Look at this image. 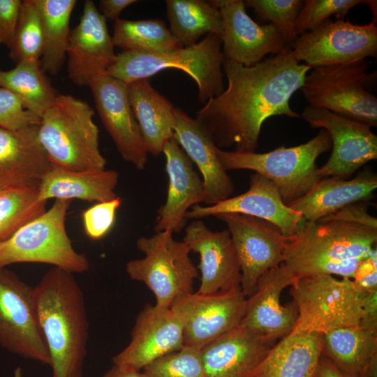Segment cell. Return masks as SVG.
Masks as SVG:
<instances>
[{
    "label": "cell",
    "mask_w": 377,
    "mask_h": 377,
    "mask_svg": "<svg viewBox=\"0 0 377 377\" xmlns=\"http://www.w3.org/2000/svg\"><path fill=\"white\" fill-rule=\"evenodd\" d=\"M34 290L52 377H83L89 323L84 294L73 273L52 267Z\"/></svg>",
    "instance_id": "obj_2"
},
{
    "label": "cell",
    "mask_w": 377,
    "mask_h": 377,
    "mask_svg": "<svg viewBox=\"0 0 377 377\" xmlns=\"http://www.w3.org/2000/svg\"><path fill=\"white\" fill-rule=\"evenodd\" d=\"M223 61L221 36L209 34L193 45L168 52H121L105 73L127 84L165 69L177 68L196 82L198 100L205 103L224 90Z\"/></svg>",
    "instance_id": "obj_5"
},
{
    "label": "cell",
    "mask_w": 377,
    "mask_h": 377,
    "mask_svg": "<svg viewBox=\"0 0 377 377\" xmlns=\"http://www.w3.org/2000/svg\"><path fill=\"white\" fill-rule=\"evenodd\" d=\"M40 61H22L8 71L0 70V87L15 94L24 108L41 118L59 94Z\"/></svg>",
    "instance_id": "obj_34"
},
{
    "label": "cell",
    "mask_w": 377,
    "mask_h": 377,
    "mask_svg": "<svg viewBox=\"0 0 377 377\" xmlns=\"http://www.w3.org/2000/svg\"><path fill=\"white\" fill-rule=\"evenodd\" d=\"M127 91L147 151L158 156L173 137L177 108L152 87L149 78L127 84Z\"/></svg>",
    "instance_id": "obj_28"
},
{
    "label": "cell",
    "mask_w": 377,
    "mask_h": 377,
    "mask_svg": "<svg viewBox=\"0 0 377 377\" xmlns=\"http://www.w3.org/2000/svg\"><path fill=\"white\" fill-rule=\"evenodd\" d=\"M119 180L114 170H68L53 166L38 186V198L88 202H104L117 197L114 190Z\"/></svg>",
    "instance_id": "obj_30"
},
{
    "label": "cell",
    "mask_w": 377,
    "mask_h": 377,
    "mask_svg": "<svg viewBox=\"0 0 377 377\" xmlns=\"http://www.w3.org/2000/svg\"><path fill=\"white\" fill-rule=\"evenodd\" d=\"M329 133L322 129L309 141L297 146L279 147L265 153H241L216 148L225 169L249 170L274 183L287 205L306 195L321 179L317 158L330 149Z\"/></svg>",
    "instance_id": "obj_6"
},
{
    "label": "cell",
    "mask_w": 377,
    "mask_h": 377,
    "mask_svg": "<svg viewBox=\"0 0 377 377\" xmlns=\"http://www.w3.org/2000/svg\"><path fill=\"white\" fill-rule=\"evenodd\" d=\"M323 350V334L290 333L274 345L251 377H315Z\"/></svg>",
    "instance_id": "obj_29"
},
{
    "label": "cell",
    "mask_w": 377,
    "mask_h": 377,
    "mask_svg": "<svg viewBox=\"0 0 377 377\" xmlns=\"http://www.w3.org/2000/svg\"><path fill=\"white\" fill-rule=\"evenodd\" d=\"M367 3L363 0H305L296 20L297 35L314 29L333 15L343 20L351 8Z\"/></svg>",
    "instance_id": "obj_40"
},
{
    "label": "cell",
    "mask_w": 377,
    "mask_h": 377,
    "mask_svg": "<svg viewBox=\"0 0 377 377\" xmlns=\"http://www.w3.org/2000/svg\"><path fill=\"white\" fill-rule=\"evenodd\" d=\"M3 191V190L0 189V194L2 193Z\"/></svg>",
    "instance_id": "obj_51"
},
{
    "label": "cell",
    "mask_w": 377,
    "mask_h": 377,
    "mask_svg": "<svg viewBox=\"0 0 377 377\" xmlns=\"http://www.w3.org/2000/svg\"><path fill=\"white\" fill-rule=\"evenodd\" d=\"M323 355L350 377H377V334L360 326L323 334Z\"/></svg>",
    "instance_id": "obj_31"
},
{
    "label": "cell",
    "mask_w": 377,
    "mask_h": 377,
    "mask_svg": "<svg viewBox=\"0 0 377 377\" xmlns=\"http://www.w3.org/2000/svg\"><path fill=\"white\" fill-rule=\"evenodd\" d=\"M184 232L182 241L200 256L198 293L212 294L241 288L239 259L228 230L213 231L201 219H193Z\"/></svg>",
    "instance_id": "obj_20"
},
{
    "label": "cell",
    "mask_w": 377,
    "mask_h": 377,
    "mask_svg": "<svg viewBox=\"0 0 377 377\" xmlns=\"http://www.w3.org/2000/svg\"><path fill=\"white\" fill-rule=\"evenodd\" d=\"M278 339L239 325L200 350L207 376L251 377Z\"/></svg>",
    "instance_id": "obj_24"
},
{
    "label": "cell",
    "mask_w": 377,
    "mask_h": 377,
    "mask_svg": "<svg viewBox=\"0 0 377 377\" xmlns=\"http://www.w3.org/2000/svg\"><path fill=\"white\" fill-rule=\"evenodd\" d=\"M228 87L198 111L195 119L221 149L256 152L261 127L268 118H299L290 106L311 68L297 61L290 46L246 67L223 59Z\"/></svg>",
    "instance_id": "obj_1"
},
{
    "label": "cell",
    "mask_w": 377,
    "mask_h": 377,
    "mask_svg": "<svg viewBox=\"0 0 377 377\" xmlns=\"http://www.w3.org/2000/svg\"><path fill=\"white\" fill-rule=\"evenodd\" d=\"M43 30L40 64L44 72L57 75L67 59L70 21L76 0H36Z\"/></svg>",
    "instance_id": "obj_32"
},
{
    "label": "cell",
    "mask_w": 377,
    "mask_h": 377,
    "mask_svg": "<svg viewBox=\"0 0 377 377\" xmlns=\"http://www.w3.org/2000/svg\"><path fill=\"white\" fill-rule=\"evenodd\" d=\"M290 286V293L298 311L290 333L325 334L359 326L366 293L357 288L352 279L316 274L296 277Z\"/></svg>",
    "instance_id": "obj_7"
},
{
    "label": "cell",
    "mask_w": 377,
    "mask_h": 377,
    "mask_svg": "<svg viewBox=\"0 0 377 377\" xmlns=\"http://www.w3.org/2000/svg\"><path fill=\"white\" fill-rule=\"evenodd\" d=\"M173 138L200 172L204 202L212 205L230 198L235 185L217 156V147L202 125L179 108L176 110Z\"/></svg>",
    "instance_id": "obj_26"
},
{
    "label": "cell",
    "mask_w": 377,
    "mask_h": 377,
    "mask_svg": "<svg viewBox=\"0 0 377 377\" xmlns=\"http://www.w3.org/2000/svg\"><path fill=\"white\" fill-rule=\"evenodd\" d=\"M72 200H54L43 214L0 242V267L13 263H45L72 273L89 269L84 253L75 251L66 228V218Z\"/></svg>",
    "instance_id": "obj_8"
},
{
    "label": "cell",
    "mask_w": 377,
    "mask_h": 377,
    "mask_svg": "<svg viewBox=\"0 0 377 377\" xmlns=\"http://www.w3.org/2000/svg\"><path fill=\"white\" fill-rule=\"evenodd\" d=\"M360 60L313 68L300 87L309 105L377 126V98L368 91L376 71Z\"/></svg>",
    "instance_id": "obj_9"
},
{
    "label": "cell",
    "mask_w": 377,
    "mask_h": 377,
    "mask_svg": "<svg viewBox=\"0 0 377 377\" xmlns=\"http://www.w3.org/2000/svg\"><path fill=\"white\" fill-rule=\"evenodd\" d=\"M223 213H237L256 217L276 226L286 237L297 234L306 221L302 214L283 201L276 185L259 173L251 175L249 189L212 205L193 206L188 219H202Z\"/></svg>",
    "instance_id": "obj_17"
},
{
    "label": "cell",
    "mask_w": 377,
    "mask_h": 377,
    "mask_svg": "<svg viewBox=\"0 0 377 377\" xmlns=\"http://www.w3.org/2000/svg\"><path fill=\"white\" fill-rule=\"evenodd\" d=\"M219 10L223 59L250 67L267 54H278L289 46L272 23L260 25L254 22L246 13L242 0H232Z\"/></svg>",
    "instance_id": "obj_21"
},
{
    "label": "cell",
    "mask_w": 377,
    "mask_h": 377,
    "mask_svg": "<svg viewBox=\"0 0 377 377\" xmlns=\"http://www.w3.org/2000/svg\"><path fill=\"white\" fill-rule=\"evenodd\" d=\"M162 154L165 157L168 189L165 203L157 210L154 230L179 233L186 227L189 209L204 202L205 186L193 163L173 137L165 142Z\"/></svg>",
    "instance_id": "obj_23"
},
{
    "label": "cell",
    "mask_w": 377,
    "mask_h": 377,
    "mask_svg": "<svg viewBox=\"0 0 377 377\" xmlns=\"http://www.w3.org/2000/svg\"><path fill=\"white\" fill-rule=\"evenodd\" d=\"M165 5L169 29L183 47L196 44L209 34L221 36L220 10L208 1L166 0Z\"/></svg>",
    "instance_id": "obj_33"
},
{
    "label": "cell",
    "mask_w": 377,
    "mask_h": 377,
    "mask_svg": "<svg viewBox=\"0 0 377 377\" xmlns=\"http://www.w3.org/2000/svg\"><path fill=\"white\" fill-rule=\"evenodd\" d=\"M295 278L284 263L265 272L246 298L239 325L278 339L288 335L295 327L298 311L293 301L283 305L280 297L283 289L290 286Z\"/></svg>",
    "instance_id": "obj_22"
},
{
    "label": "cell",
    "mask_w": 377,
    "mask_h": 377,
    "mask_svg": "<svg viewBox=\"0 0 377 377\" xmlns=\"http://www.w3.org/2000/svg\"><path fill=\"white\" fill-rule=\"evenodd\" d=\"M114 47L122 52L158 53L183 47L160 19L114 22L112 36Z\"/></svg>",
    "instance_id": "obj_35"
},
{
    "label": "cell",
    "mask_w": 377,
    "mask_h": 377,
    "mask_svg": "<svg viewBox=\"0 0 377 377\" xmlns=\"http://www.w3.org/2000/svg\"><path fill=\"white\" fill-rule=\"evenodd\" d=\"M244 6L253 8L256 17L270 22L281 34L288 45L297 38L296 20L304 1L301 0H245Z\"/></svg>",
    "instance_id": "obj_38"
},
{
    "label": "cell",
    "mask_w": 377,
    "mask_h": 377,
    "mask_svg": "<svg viewBox=\"0 0 377 377\" xmlns=\"http://www.w3.org/2000/svg\"><path fill=\"white\" fill-rule=\"evenodd\" d=\"M377 242V229L339 221H306L288 237L284 263L295 277L327 274L353 279Z\"/></svg>",
    "instance_id": "obj_3"
},
{
    "label": "cell",
    "mask_w": 377,
    "mask_h": 377,
    "mask_svg": "<svg viewBox=\"0 0 377 377\" xmlns=\"http://www.w3.org/2000/svg\"><path fill=\"white\" fill-rule=\"evenodd\" d=\"M39 125L0 126V189L38 188L52 165L38 136Z\"/></svg>",
    "instance_id": "obj_25"
},
{
    "label": "cell",
    "mask_w": 377,
    "mask_h": 377,
    "mask_svg": "<svg viewBox=\"0 0 377 377\" xmlns=\"http://www.w3.org/2000/svg\"><path fill=\"white\" fill-rule=\"evenodd\" d=\"M102 377H148L143 371L114 364Z\"/></svg>",
    "instance_id": "obj_49"
},
{
    "label": "cell",
    "mask_w": 377,
    "mask_h": 377,
    "mask_svg": "<svg viewBox=\"0 0 377 377\" xmlns=\"http://www.w3.org/2000/svg\"><path fill=\"white\" fill-rule=\"evenodd\" d=\"M88 87L101 121L121 158L137 170H144L148 153L130 104L127 84L105 73L94 77Z\"/></svg>",
    "instance_id": "obj_16"
},
{
    "label": "cell",
    "mask_w": 377,
    "mask_h": 377,
    "mask_svg": "<svg viewBox=\"0 0 377 377\" xmlns=\"http://www.w3.org/2000/svg\"><path fill=\"white\" fill-rule=\"evenodd\" d=\"M315 377H350L340 370L325 356L320 357Z\"/></svg>",
    "instance_id": "obj_48"
},
{
    "label": "cell",
    "mask_w": 377,
    "mask_h": 377,
    "mask_svg": "<svg viewBox=\"0 0 377 377\" xmlns=\"http://www.w3.org/2000/svg\"><path fill=\"white\" fill-rule=\"evenodd\" d=\"M143 372L148 377H207L200 350L186 346L152 362Z\"/></svg>",
    "instance_id": "obj_39"
},
{
    "label": "cell",
    "mask_w": 377,
    "mask_h": 377,
    "mask_svg": "<svg viewBox=\"0 0 377 377\" xmlns=\"http://www.w3.org/2000/svg\"><path fill=\"white\" fill-rule=\"evenodd\" d=\"M215 217L228 228L239 259L241 290L247 297L265 272L284 262L288 237L272 223L256 217L237 213Z\"/></svg>",
    "instance_id": "obj_14"
},
{
    "label": "cell",
    "mask_w": 377,
    "mask_h": 377,
    "mask_svg": "<svg viewBox=\"0 0 377 377\" xmlns=\"http://www.w3.org/2000/svg\"><path fill=\"white\" fill-rule=\"evenodd\" d=\"M295 59L311 68L364 60L377 56V27L328 19L300 35L290 45Z\"/></svg>",
    "instance_id": "obj_12"
},
{
    "label": "cell",
    "mask_w": 377,
    "mask_h": 377,
    "mask_svg": "<svg viewBox=\"0 0 377 377\" xmlns=\"http://www.w3.org/2000/svg\"><path fill=\"white\" fill-rule=\"evenodd\" d=\"M367 201H361L347 205L339 211L320 220H339L358 223L377 229V219L369 214Z\"/></svg>",
    "instance_id": "obj_45"
},
{
    "label": "cell",
    "mask_w": 377,
    "mask_h": 377,
    "mask_svg": "<svg viewBox=\"0 0 377 377\" xmlns=\"http://www.w3.org/2000/svg\"><path fill=\"white\" fill-rule=\"evenodd\" d=\"M94 110L83 100L59 94L40 118L38 136L53 166L68 170L105 169Z\"/></svg>",
    "instance_id": "obj_4"
},
{
    "label": "cell",
    "mask_w": 377,
    "mask_h": 377,
    "mask_svg": "<svg viewBox=\"0 0 377 377\" xmlns=\"http://www.w3.org/2000/svg\"><path fill=\"white\" fill-rule=\"evenodd\" d=\"M136 246L145 256L128 261L126 272L131 280L144 283L153 293L155 305L170 308L176 300L193 292L199 273L185 242L163 231L138 238Z\"/></svg>",
    "instance_id": "obj_10"
},
{
    "label": "cell",
    "mask_w": 377,
    "mask_h": 377,
    "mask_svg": "<svg viewBox=\"0 0 377 377\" xmlns=\"http://www.w3.org/2000/svg\"><path fill=\"white\" fill-rule=\"evenodd\" d=\"M121 203V198L96 202L82 213L84 230L93 240L103 238L112 229L116 219L117 211Z\"/></svg>",
    "instance_id": "obj_41"
},
{
    "label": "cell",
    "mask_w": 377,
    "mask_h": 377,
    "mask_svg": "<svg viewBox=\"0 0 377 377\" xmlns=\"http://www.w3.org/2000/svg\"><path fill=\"white\" fill-rule=\"evenodd\" d=\"M9 50V55L15 64L22 61H40L43 50V30L36 0L22 1Z\"/></svg>",
    "instance_id": "obj_37"
},
{
    "label": "cell",
    "mask_w": 377,
    "mask_h": 377,
    "mask_svg": "<svg viewBox=\"0 0 377 377\" xmlns=\"http://www.w3.org/2000/svg\"><path fill=\"white\" fill-rule=\"evenodd\" d=\"M47 201L38 198V188L5 189L0 194V242L46 210Z\"/></svg>",
    "instance_id": "obj_36"
},
{
    "label": "cell",
    "mask_w": 377,
    "mask_h": 377,
    "mask_svg": "<svg viewBox=\"0 0 377 377\" xmlns=\"http://www.w3.org/2000/svg\"><path fill=\"white\" fill-rule=\"evenodd\" d=\"M300 117L313 128L325 129L330 137L332 154L318 169L321 179H348L367 163L377 158V136L368 125L310 105L305 107Z\"/></svg>",
    "instance_id": "obj_15"
},
{
    "label": "cell",
    "mask_w": 377,
    "mask_h": 377,
    "mask_svg": "<svg viewBox=\"0 0 377 377\" xmlns=\"http://www.w3.org/2000/svg\"><path fill=\"white\" fill-rule=\"evenodd\" d=\"M14 377H22V369L20 367H17L14 373Z\"/></svg>",
    "instance_id": "obj_50"
},
{
    "label": "cell",
    "mask_w": 377,
    "mask_h": 377,
    "mask_svg": "<svg viewBox=\"0 0 377 377\" xmlns=\"http://www.w3.org/2000/svg\"><path fill=\"white\" fill-rule=\"evenodd\" d=\"M22 0H0V45L10 48L15 34Z\"/></svg>",
    "instance_id": "obj_43"
},
{
    "label": "cell",
    "mask_w": 377,
    "mask_h": 377,
    "mask_svg": "<svg viewBox=\"0 0 377 377\" xmlns=\"http://www.w3.org/2000/svg\"><path fill=\"white\" fill-rule=\"evenodd\" d=\"M114 47L107 20L93 1H85L79 23L71 30L67 47V71L71 82L88 87L94 77L105 74L115 61Z\"/></svg>",
    "instance_id": "obj_18"
},
{
    "label": "cell",
    "mask_w": 377,
    "mask_h": 377,
    "mask_svg": "<svg viewBox=\"0 0 377 377\" xmlns=\"http://www.w3.org/2000/svg\"><path fill=\"white\" fill-rule=\"evenodd\" d=\"M376 188V175L367 168L350 179L322 178L306 195L288 206L306 221L315 222L350 204L368 201Z\"/></svg>",
    "instance_id": "obj_27"
},
{
    "label": "cell",
    "mask_w": 377,
    "mask_h": 377,
    "mask_svg": "<svg viewBox=\"0 0 377 377\" xmlns=\"http://www.w3.org/2000/svg\"><path fill=\"white\" fill-rule=\"evenodd\" d=\"M377 249L375 246L357 265L352 279L363 293L377 290Z\"/></svg>",
    "instance_id": "obj_44"
},
{
    "label": "cell",
    "mask_w": 377,
    "mask_h": 377,
    "mask_svg": "<svg viewBox=\"0 0 377 377\" xmlns=\"http://www.w3.org/2000/svg\"><path fill=\"white\" fill-rule=\"evenodd\" d=\"M0 346L24 358L50 366L38 322L34 287L0 267Z\"/></svg>",
    "instance_id": "obj_11"
},
{
    "label": "cell",
    "mask_w": 377,
    "mask_h": 377,
    "mask_svg": "<svg viewBox=\"0 0 377 377\" xmlns=\"http://www.w3.org/2000/svg\"><path fill=\"white\" fill-rule=\"evenodd\" d=\"M136 2V0H101L98 10L106 20L116 22L126 8Z\"/></svg>",
    "instance_id": "obj_47"
},
{
    "label": "cell",
    "mask_w": 377,
    "mask_h": 377,
    "mask_svg": "<svg viewBox=\"0 0 377 377\" xmlns=\"http://www.w3.org/2000/svg\"><path fill=\"white\" fill-rule=\"evenodd\" d=\"M40 118L26 110L19 98L10 91L0 87V126L19 130L39 125Z\"/></svg>",
    "instance_id": "obj_42"
},
{
    "label": "cell",
    "mask_w": 377,
    "mask_h": 377,
    "mask_svg": "<svg viewBox=\"0 0 377 377\" xmlns=\"http://www.w3.org/2000/svg\"><path fill=\"white\" fill-rule=\"evenodd\" d=\"M359 326L377 334V290L364 295Z\"/></svg>",
    "instance_id": "obj_46"
},
{
    "label": "cell",
    "mask_w": 377,
    "mask_h": 377,
    "mask_svg": "<svg viewBox=\"0 0 377 377\" xmlns=\"http://www.w3.org/2000/svg\"><path fill=\"white\" fill-rule=\"evenodd\" d=\"M245 304L246 297L237 288L212 294L192 292L170 309L181 321L184 346L201 350L239 325Z\"/></svg>",
    "instance_id": "obj_13"
},
{
    "label": "cell",
    "mask_w": 377,
    "mask_h": 377,
    "mask_svg": "<svg viewBox=\"0 0 377 377\" xmlns=\"http://www.w3.org/2000/svg\"><path fill=\"white\" fill-rule=\"evenodd\" d=\"M184 346L181 321L170 308L147 304L136 317L128 346L114 364L139 370Z\"/></svg>",
    "instance_id": "obj_19"
}]
</instances>
